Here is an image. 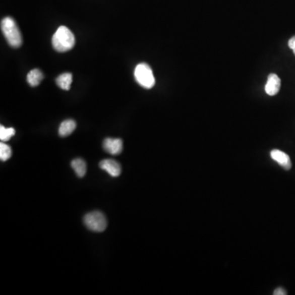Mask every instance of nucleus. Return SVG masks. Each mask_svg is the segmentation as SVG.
Here are the masks:
<instances>
[{
  "mask_svg": "<svg viewBox=\"0 0 295 295\" xmlns=\"http://www.w3.org/2000/svg\"><path fill=\"white\" fill-rule=\"evenodd\" d=\"M76 39L74 35L67 26H60L52 36V46L55 50L59 52L70 50L74 47Z\"/></svg>",
  "mask_w": 295,
  "mask_h": 295,
  "instance_id": "obj_1",
  "label": "nucleus"
},
{
  "mask_svg": "<svg viewBox=\"0 0 295 295\" xmlns=\"http://www.w3.org/2000/svg\"><path fill=\"white\" fill-rule=\"evenodd\" d=\"M71 166H72V169L75 170L77 176L81 177V178L85 176L86 170H87V166L83 159L77 158V159L73 160L71 163Z\"/></svg>",
  "mask_w": 295,
  "mask_h": 295,
  "instance_id": "obj_10",
  "label": "nucleus"
},
{
  "mask_svg": "<svg viewBox=\"0 0 295 295\" xmlns=\"http://www.w3.org/2000/svg\"><path fill=\"white\" fill-rule=\"evenodd\" d=\"M15 130L10 127V128H5V127L1 126L0 127V140L2 141H8L15 135Z\"/></svg>",
  "mask_w": 295,
  "mask_h": 295,
  "instance_id": "obj_13",
  "label": "nucleus"
},
{
  "mask_svg": "<svg viewBox=\"0 0 295 295\" xmlns=\"http://www.w3.org/2000/svg\"><path fill=\"white\" fill-rule=\"evenodd\" d=\"M288 47L293 50V53L295 55V35L288 40Z\"/></svg>",
  "mask_w": 295,
  "mask_h": 295,
  "instance_id": "obj_16",
  "label": "nucleus"
},
{
  "mask_svg": "<svg viewBox=\"0 0 295 295\" xmlns=\"http://www.w3.org/2000/svg\"><path fill=\"white\" fill-rule=\"evenodd\" d=\"M134 76L138 83L145 89H151L155 85L153 71L148 64H140L136 66Z\"/></svg>",
  "mask_w": 295,
  "mask_h": 295,
  "instance_id": "obj_3",
  "label": "nucleus"
},
{
  "mask_svg": "<svg viewBox=\"0 0 295 295\" xmlns=\"http://www.w3.org/2000/svg\"><path fill=\"white\" fill-rule=\"evenodd\" d=\"M101 169L106 170L111 176L117 177L122 173V166L120 163L115 160L104 159L99 163Z\"/></svg>",
  "mask_w": 295,
  "mask_h": 295,
  "instance_id": "obj_6",
  "label": "nucleus"
},
{
  "mask_svg": "<svg viewBox=\"0 0 295 295\" xmlns=\"http://www.w3.org/2000/svg\"><path fill=\"white\" fill-rule=\"evenodd\" d=\"M12 156V149L8 144L5 143L0 144V159L3 162L9 160Z\"/></svg>",
  "mask_w": 295,
  "mask_h": 295,
  "instance_id": "obj_14",
  "label": "nucleus"
},
{
  "mask_svg": "<svg viewBox=\"0 0 295 295\" xmlns=\"http://www.w3.org/2000/svg\"><path fill=\"white\" fill-rule=\"evenodd\" d=\"M1 29L9 45L13 48H19L22 45V34L13 18L9 17L4 18L1 22Z\"/></svg>",
  "mask_w": 295,
  "mask_h": 295,
  "instance_id": "obj_2",
  "label": "nucleus"
},
{
  "mask_svg": "<svg viewBox=\"0 0 295 295\" xmlns=\"http://www.w3.org/2000/svg\"><path fill=\"white\" fill-rule=\"evenodd\" d=\"M72 82V73H64L56 79V83L59 87L64 90H70Z\"/></svg>",
  "mask_w": 295,
  "mask_h": 295,
  "instance_id": "obj_12",
  "label": "nucleus"
},
{
  "mask_svg": "<svg viewBox=\"0 0 295 295\" xmlns=\"http://www.w3.org/2000/svg\"><path fill=\"white\" fill-rule=\"evenodd\" d=\"M271 157L279 165H280L284 170H289L292 166L290 157L287 153H284L282 151L273 149L271 152Z\"/></svg>",
  "mask_w": 295,
  "mask_h": 295,
  "instance_id": "obj_8",
  "label": "nucleus"
},
{
  "mask_svg": "<svg viewBox=\"0 0 295 295\" xmlns=\"http://www.w3.org/2000/svg\"><path fill=\"white\" fill-rule=\"evenodd\" d=\"M280 79L279 78L277 75L271 73L269 75L267 78V82L265 85V91L270 96H274L278 94V92L280 90Z\"/></svg>",
  "mask_w": 295,
  "mask_h": 295,
  "instance_id": "obj_7",
  "label": "nucleus"
},
{
  "mask_svg": "<svg viewBox=\"0 0 295 295\" xmlns=\"http://www.w3.org/2000/svg\"><path fill=\"white\" fill-rule=\"evenodd\" d=\"M77 123L73 120H66L60 125L58 129L59 136L62 137L70 136L71 134L76 130Z\"/></svg>",
  "mask_w": 295,
  "mask_h": 295,
  "instance_id": "obj_9",
  "label": "nucleus"
},
{
  "mask_svg": "<svg viewBox=\"0 0 295 295\" xmlns=\"http://www.w3.org/2000/svg\"><path fill=\"white\" fill-rule=\"evenodd\" d=\"M103 147L107 153L111 155H118L123 152V140L121 139L107 138L103 141Z\"/></svg>",
  "mask_w": 295,
  "mask_h": 295,
  "instance_id": "obj_5",
  "label": "nucleus"
},
{
  "mask_svg": "<svg viewBox=\"0 0 295 295\" xmlns=\"http://www.w3.org/2000/svg\"><path fill=\"white\" fill-rule=\"evenodd\" d=\"M43 78H44V75L39 69H33L27 75V81L29 85H31L33 87L39 85Z\"/></svg>",
  "mask_w": 295,
  "mask_h": 295,
  "instance_id": "obj_11",
  "label": "nucleus"
},
{
  "mask_svg": "<svg viewBox=\"0 0 295 295\" xmlns=\"http://www.w3.org/2000/svg\"><path fill=\"white\" fill-rule=\"evenodd\" d=\"M274 295H286L287 292L284 288H282V287H279V288H276L275 291H274L273 293Z\"/></svg>",
  "mask_w": 295,
  "mask_h": 295,
  "instance_id": "obj_15",
  "label": "nucleus"
},
{
  "mask_svg": "<svg viewBox=\"0 0 295 295\" xmlns=\"http://www.w3.org/2000/svg\"><path fill=\"white\" fill-rule=\"evenodd\" d=\"M84 223L88 229L94 232L104 231L107 225L106 216L103 212L98 211H94L85 215Z\"/></svg>",
  "mask_w": 295,
  "mask_h": 295,
  "instance_id": "obj_4",
  "label": "nucleus"
}]
</instances>
